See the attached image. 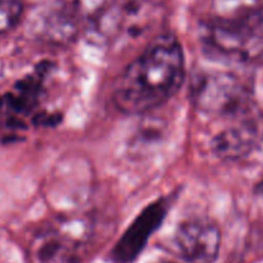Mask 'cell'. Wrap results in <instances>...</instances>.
Listing matches in <instances>:
<instances>
[{
  "label": "cell",
  "instance_id": "6da1fadb",
  "mask_svg": "<svg viewBox=\"0 0 263 263\" xmlns=\"http://www.w3.org/2000/svg\"><path fill=\"white\" fill-rule=\"evenodd\" d=\"M185 77V57L172 35H161L136 57L113 86L112 102L120 112H151L174 97Z\"/></svg>",
  "mask_w": 263,
  "mask_h": 263
},
{
  "label": "cell",
  "instance_id": "7a4b0ae2",
  "mask_svg": "<svg viewBox=\"0 0 263 263\" xmlns=\"http://www.w3.org/2000/svg\"><path fill=\"white\" fill-rule=\"evenodd\" d=\"M197 109L220 126L261 115L246 80L231 72L204 74L194 91Z\"/></svg>",
  "mask_w": 263,
  "mask_h": 263
},
{
  "label": "cell",
  "instance_id": "3957f363",
  "mask_svg": "<svg viewBox=\"0 0 263 263\" xmlns=\"http://www.w3.org/2000/svg\"><path fill=\"white\" fill-rule=\"evenodd\" d=\"M175 248L190 263H213L221 247V231L215 222L205 218H193L177 228Z\"/></svg>",
  "mask_w": 263,
  "mask_h": 263
},
{
  "label": "cell",
  "instance_id": "277c9868",
  "mask_svg": "<svg viewBox=\"0 0 263 263\" xmlns=\"http://www.w3.org/2000/svg\"><path fill=\"white\" fill-rule=\"evenodd\" d=\"M263 139V115L220 126L211 139L213 154L225 161L241 159L256 151Z\"/></svg>",
  "mask_w": 263,
  "mask_h": 263
},
{
  "label": "cell",
  "instance_id": "5b68a950",
  "mask_svg": "<svg viewBox=\"0 0 263 263\" xmlns=\"http://www.w3.org/2000/svg\"><path fill=\"white\" fill-rule=\"evenodd\" d=\"M168 204L164 199L149 204L125 231L112 252L113 259L118 263H128L136 258L148 243L152 234L158 229L166 217Z\"/></svg>",
  "mask_w": 263,
  "mask_h": 263
},
{
  "label": "cell",
  "instance_id": "8992f818",
  "mask_svg": "<svg viewBox=\"0 0 263 263\" xmlns=\"http://www.w3.org/2000/svg\"><path fill=\"white\" fill-rule=\"evenodd\" d=\"M79 243L61 226H46L31 243L33 263H73Z\"/></svg>",
  "mask_w": 263,
  "mask_h": 263
},
{
  "label": "cell",
  "instance_id": "52a82bcc",
  "mask_svg": "<svg viewBox=\"0 0 263 263\" xmlns=\"http://www.w3.org/2000/svg\"><path fill=\"white\" fill-rule=\"evenodd\" d=\"M41 90L40 73L31 74L21 80L14 90L5 95L4 104L14 113H27L32 109L39 100Z\"/></svg>",
  "mask_w": 263,
  "mask_h": 263
},
{
  "label": "cell",
  "instance_id": "ba28073f",
  "mask_svg": "<svg viewBox=\"0 0 263 263\" xmlns=\"http://www.w3.org/2000/svg\"><path fill=\"white\" fill-rule=\"evenodd\" d=\"M23 12V0H0V33L14 27Z\"/></svg>",
  "mask_w": 263,
  "mask_h": 263
},
{
  "label": "cell",
  "instance_id": "9c48e42d",
  "mask_svg": "<svg viewBox=\"0 0 263 263\" xmlns=\"http://www.w3.org/2000/svg\"><path fill=\"white\" fill-rule=\"evenodd\" d=\"M157 263H176V262H172V261H161V262H157Z\"/></svg>",
  "mask_w": 263,
  "mask_h": 263
}]
</instances>
